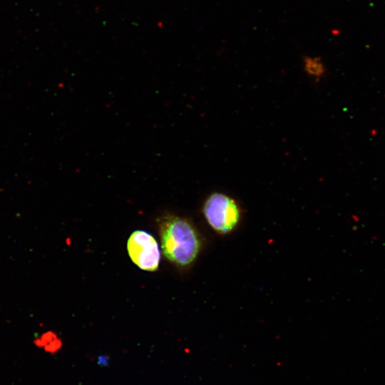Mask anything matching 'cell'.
<instances>
[{"instance_id": "obj_1", "label": "cell", "mask_w": 385, "mask_h": 385, "mask_svg": "<svg viewBox=\"0 0 385 385\" xmlns=\"http://www.w3.org/2000/svg\"><path fill=\"white\" fill-rule=\"evenodd\" d=\"M160 236L164 256L178 266L189 265L200 252L201 240L199 235L185 218L165 216L160 223Z\"/></svg>"}, {"instance_id": "obj_2", "label": "cell", "mask_w": 385, "mask_h": 385, "mask_svg": "<svg viewBox=\"0 0 385 385\" xmlns=\"http://www.w3.org/2000/svg\"><path fill=\"white\" fill-rule=\"evenodd\" d=\"M202 212L211 228L221 235L232 232L241 217L240 209L236 201L220 192L212 193L206 199Z\"/></svg>"}, {"instance_id": "obj_3", "label": "cell", "mask_w": 385, "mask_h": 385, "mask_svg": "<svg viewBox=\"0 0 385 385\" xmlns=\"http://www.w3.org/2000/svg\"><path fill=\"white\" fill-rule=\"evenodd\" d=\"M127 250L130 260L140 269L150 272L158 270L160 250L156 240L150 233L134 231L128 240Z\"/></svg>"}, {"instance_id": "obj_4", "label": "cell", "mask_w": 385, "mask_h": 385, "mask_svg": "<svg viewBox=\"0 0 385 385\" xmlns=\"http://www.w3.org/2000/svg\"><path fill=\"white\" fill-rule=\"evenodd\" d=\"M306 68L309 73L314 76L320 75L323 71L322 65L313 60L307 61L306 63Z\"/></svg>"}]
</instances>
